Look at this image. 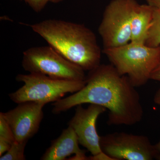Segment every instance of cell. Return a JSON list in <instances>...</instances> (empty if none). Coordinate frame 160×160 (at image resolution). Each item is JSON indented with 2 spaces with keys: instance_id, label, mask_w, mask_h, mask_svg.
I'll list each match as a JSON object with an SVG mask.
<instances>
[{
  "instance_id": "obj_8",
  "label": "cell",
  "mask_w": 160,
  "mask_h": 160,
  "mask_svg": "<svg viewBox=\"0 0 160 160\" xmlns=\"http://www.w3.org/2000/svg\"><path fill=\"white\" fill-rule=\"evenodd\" d=\"M106 110L105 107L95 104H90L87 108L78 105L74 115L68 123L75 132L80 145L91 153L89 160H113L101 149L100 136L96 129L98 118Z\"/></svg>"
},
{
  "instance_id": "obj_18",
  "label": "cell",
  "mask_w": 160,
  "mask_h": 160,
  "mask_svg": "<svg viewBox=\"0 0 160 160\" xmlns=\"http://www.w3.org/2000/svg\"><path fill=\"white\" fill-rule=\"evenodd\" d=\"M147 4L152 8L160 9V0H146Z\"/></svg>"
},
{
  "instance_id": "obj_4",
  "label": "cell",
  "mask_w": 160,
  "mask_h": 160,
  "mask_svg": "<svg viewBox=\"0 0 160 160\" xmlns=\"http://www.w3.org/2000/svg\"><path fill=\"white\" fill-rule=\"evenodd\" d=\"M16 80L24 83L17 91L9 94L10 99L20 104L27 102L46 104L55 102L67 93L79 91L86 85V81H71L53 78L45 75L20 74Z\"/></svg>"
},
{
  "instance_id": "obj_9",
  "label": "cell",
  "mask_w": 160,
  "mask_h": 160,
  "mask_svg": "<svg viewBox=\"0 0 160 160\" xmlns=\"http://www.w3.org/2000/svg\"><path fill=\"white\" fill-rule=\"evenodd\" d=\"M45 105L42 103L25 102L7 112H1L11 127L17 142H27L37 133L44 116L43 108Z\"/></svg>"
},
{
  "instance_id": "obj_10",
  "label": "cell",
  "mask_w": 160,
  "mask_h": 160,
  "mask_svg": "<svg viewBox=\"0 0 160 160\" xmlns=\"http://www.w3.org/2000/svg\"><path fill=\"white\" fill-rule=\"evenodd\" d=\"M78 139L75 132L70 126L64 129L59 137L52 142L51 145L46 150L42 160H65L72 155L68 160H87L86 150L80 148Z\"/></svg>"
},
{
  "instance_id": "obj_21",
  "label": "cell",
  "mask_w": 160,
  "mask_h": 160,
  "mask_svg": "<svg viewBox=\"0 0 160 160\" xmlns=\"http://www.w3.org/2000/svg\"><path fill=\"white\" fill-rule=\"evenodd\" d=\"M64 0H49V2H51L52 3H58L62 2Z\"/></svg>"
},
{
  "instance_id": "obj_1",
  "label": "cell",
  "mask_w": 160,
  "mask_h": 160,
  "mask_svg": "<svg viewBox=\"0 0 160 160\" xmlns=\"http://www.w3.org/2000/svg\"><path fill=\"white\" fill-rule=\"evenodd\" d=\"M85 86L79 91L52 104L59 114L86 103L109 110V125L132 126L142 119L144 111L138 92L127 76L122 75L112 65H100L89 71Z\"/></svg>"
},
{
  "instance_id": "obj_16",
  "label": "cell",
  "mask_w": 160,
  "mask_h": 160,
  "mask_svg": "<svg viewBox=\"0 0 160 160\" xmlns=\"http://www.w3.org/2000/svg\"><path fill=\"white\" fill-rule=\"evenodd\" d=\"M11 145V143L0 140V156L3 155L5 152H7L10 149Z\"/></svg>"
},
{
  "instance_id": "obj_2",
  "label": "cell",
  "mask_w": 160,
  "mask_h": 160,
  "mask_svg": "<svg viewBox=\"0 0 160 160\" xmlns=\"http://www.w3.org/2000/svg\"><path fill=\"white\" fill-rule=\"evenodd\" d=\"M29 26L49 46L85 71L100 65L102 51L96 36L84 24L47 19Z\"/></svg>"
},
{
  "instance_id": "obj_6",
  "label": "cell",
  "mask_w": 160,
  "mask_h": 160,
  "mask_svg": "<svg viewBox=\"0 0 160 160\" xmlns=\"http://www.w3.org/2000/svg\"><path fill=\"white\" fill-rule=\"evenodd\" d=\"M136 0H112L105 8L98 31L103 49L126 45L131 41V20Z\"/></svg>"
},
{
  "instance_id": "obj_19",
  "label": "cell",
  "mask_w": 160,
  "mask_h": 160,
  "mask_svg": "<svg viewBox=\"0 0 160 160\" xmlns=\"http://www.w3.org/2000/svg\"><path fill=\"white\" fill-rule=\"evenodd\" d=\"M153 100L155 103L160 106V86L154 95Z\"/></svg>"
},
{
  "instance_id": "obj_7",
  "label": "cell",
  "mask_w": 160,
  "mask_h": 160,
  "mask_svg": "<svg viewBox=\"0 0 160 160\" xmlns=\"http://www.w3.org/2000/svg\"><path fill=\"white\" fill-rule=\"evenodd\" d=\"M103 152L113 160H152L160 158L154 145L146 136L114 132L100 136Z\"/></svg>"
},
{
  "instance_id": "obj_17",
  "label": "cell",
  "mask_w": 160,
  "mask_h": 160,
  "mask_svg": "<svg viewBox=\"0 0 160 160\" xmlns=\"http://www.w3.org/2000/svg\"><path fill=\"white\" fill-rule=\"evenodd\" d=\"M150 80L160 82V59L157 66L152 73Z\"/></svg>"
},
{
  "instance_id": "obj_12",
  "label": "cell",
  "mask_w": 160,
  "mask_h": 160,
  "mask_svg": "<svg viewBox=\"0 0 160 160\" xmlns=\"http://www.w3.org/2000/svg\"><path fill=\"white\" fill-rule=\"evenodd\" d=\"M146 45L152 47L160 46V9L153 8L152 19Z\"/></svg>"
},
{
  "instance_id": "obj_5",
  "label": "cell",
  "mask_w": 160,
  "mask_h": 160,
  "mask_svg": "<svg viewBox=\"0 0 160 160\" xmlns=\"http://www.w3.org/2000/svg\"><path fill=\"white\" fill-rule=\"evenodd\" d=\"M22 66L30 73L45 75L58 79L86 80L85 70L60 54L51 46L33 47L23 53Z\"/></svg>"
},
{
  "instance_id": "obj_11",
  "label": "cell",
  "mask_w": 160,
  "mask_h": 160,
  "mask_svg": "<svg viewBox=\"0 0 160 160\" xmlns=\"http://www.w3.org/2000/svg\"><path fill=\"white\" fill-rule=\"evenodd\" d=\"M153 8L148 4L138 3L132 15V42L146 44L152 19Z\"/></svg>"
},
{
  "instance_id": "obj_13",
  "label": "cell",
  "mask_w": 160,
  "mask_h": 160,
  "mask_svg": "<svg viewBox=\"0 0 160 160\" xmlns=\"http://www.w3.org/2000/svg\"><path fill=\"white\" fill-rule=\"evenodd\" d=\"M27 143H19L16 141L12 144L9 150L1 156L0 160H26L24 151Z\"/></svg>"
},
{
  "instance_id": "obj_3",
  "label": "cell",
  "mask_w": 160,
  "mask_h": 160,
  "mask_svg": "<svg viewBox=\"0 0 160 160\" xmlns=\"http://www.w3.org/2000/svg\"><path fill=\"white\" fill-rule=\"evenodd\" d=\"M105 54L118 72L127 76L134 87L144 86L160 59V46L130 42L124 46L104 49Z\"/></svg>"
},
{
  "instance_id": "obj_20",
  "label": "cell",
  "mask_w": 160,
  "mask_h": 160,
  "mask_svg": "<svg viewBox=\"0 0 160 160\" xmlns=\"http://www.w3.org/2000/svg\"><path fill=\"white\" fill-rule=\"evenodd\" d=\"M154 146L157 151L158 152V153L160 156V139L158 142L157 144H156L155 145H154Z\"/></svg>"
},
{
  "instance_id": "obj_15",
  "label": "cell",
  "mask_w": 160,
  "mask_h": 160,
  "mask_svg": "<svg viewBox=\"0 0 160 160\" xmlns=\"http://www.w3.org/2000/svg\"><path fill=\"white\" fill-rule=\"evenodd\" d=\"M36 12H40L45 8L49 0H23Z\"/></svg>"
},
{
  "instance_id": "obj_14",
  "label": "cell",
  "mask_w": 160,
  "mask_h": 160,
  "mask_svg": "<svg viewBox=\"0 0 160 160\" xmlns=\"http://www.w3.org/2000/svg\"><path fill=\"white\" fill-rule=\"evenodd\" d=\"M0 140L6 141L12 144L16 141L11 127L1 112L0 113Z\"/></svg>"
}]
</instances>
